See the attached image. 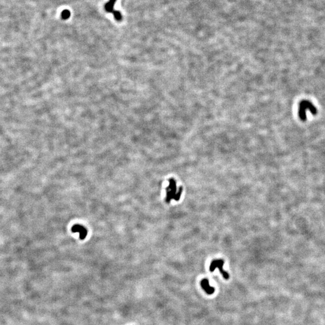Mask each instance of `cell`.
I'll return each mask as SVG.
<instances>
[{
	"instance_id": "ba28073f",
	"label": "cell",
	"mask_w": 325,
	"mask_h": 325,
	"mask_svg": "<svg viewBox=\"0 0 325 325\" xmlns=\"http://www.w3.org/2000/svg\"><path fill=\"white\" fill-rule=\"evenodd\" d=\"M113 15H114V17L115 18V19L117 21H120L122 20V15L120 13V12L119 11H114L113 12Z\"/></svg>"
},
{
	"instance_id": "6da1fadb",
	"label": "cell",
	"mask_w": 325,
	"mask_h": 325,
	"mask_svg": "<svg viewBox=\"0 0 325 325\" xmlns=\"http://www.w3.org/2000/svg\"><path fill=\"white\" fill-rule=\"evenodd\" d=\"M169 186L166 189V202L169 203L172 199H174L176 201H178L181 196L183 193V187H180L177 190V182L173 179L171 178L169 180Z\"/></svg>"
},
{
	"instance_id": "3957f363",
	"label": "cell",
	"mask_w": 325,
	"mask_h": 325,
	"mask_svg": "<svg viewBox=\"0 0 325 325\" xmlns=\"http://www.w3.org/2000/svg\"><path fill=\"white\" fill-rule=\"evenodd\" d=\"M224 264H225V262L222 260H213L210 266V270L211 272H213L214 271V270L216 268H217L219 269L220 272L222 275L224 279H228L229 278V273H228L226 271L223 270V266Z\"/></svg>"
},
{
	"instance_id": "9c48e42d",
	"label": "cell",
	"mask_w": 325,
	"mask_h": 325,
	"mask_svg": "<svg viewBox=\"0 0 325 325\" xmlns=\"http://www.w3.org/2000/svg\"><path fill=\"white\" fill-rule=\"evenodd\" d=\"M116 0H110V2H111V3H115Z\"/></svg>"
},
{
	"instance_id": "7a4b0ae2",
	"label": "cell",
	"mask_w": 325,
	"mask_h": 325,
	"mask_svg": "<svg viewBox=\"0 0 325 325\" xmlns=\"http://www.w3.org/2000/svg\"><path fill=\"white\" fill-rule=\"evenodd\" d=\"M308 110L313 114L316 113L315 108L310 102L305 101L300 103L299 108V116L301 119L305 120L306 119V112Z\"/></svg>"
},
{
	"instance_id": "8992f818",
	"label": "cell",
	"mask_w": 325,
	"mask_h": 325,
	"mask_svg": "<svg viewBox=\"0 0 325 325\" xmlns=\"http://www.w3.org/2000/svg\"><path fill=\"white\" fill-rule=\"evenodd\" d=\"M114 3L109 2H108L107 3L105 4V9L108 12H112L113 13V11H114Z\"/></svg>"
},
{
	"instance_id": "5b68a950",
	"label": "cell",
	"mask_w": 325,
	"mask_h": 325,
	"mask_svg": "<svg viewBox=\"0 0 325 325\" xmlns=\"http://www.w3.org/2000/svg\"><path fill=\"white\" fill-rule=\"evenodd\" d=\"M201 285L203 290L205 291V293L208 294H212L215 291V288L213 287H211L209 281L207 279H204L201 282Z\"/></svg>"
},
{
	"instance_id": "277c9868",
	"label": "cell",
	"mask_w": 325,
	"mask_h": 325,
	"mask_svg": "<svg viewBox=\"0 0 325 325\" xmlns=\"http://www.w3.org/2000/svg\"><path fill=\"white\" fill-rule=\"evenodd\" d=\"M73 232H78L80 234V238L81 240H84L87 236V231L85 227L81 225H74L71 229Z\"/></svg>"
},
{
	"instance_id": "52a82bcc",
	"label": "cell",
	"mask_w": 325,
	"mask_h": 325,
	"mask_svg": "<svg viewBox=\"0 0 325 325\" xmlns=\"http://www.w3.org/2000/svg\"><path fill=\"white\" fill-rule=\"evenodd\" d=\"M71 16V13L68 10H65L62 13V17L63 20L68 19Z\"/></svg>"
}]
</instances>
